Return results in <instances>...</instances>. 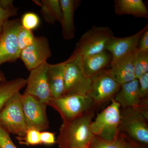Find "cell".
<instances>
[{"label":"cell","mask_w":148,"mask_h":148,"mask_svg":"<svg viewBox=\"0 0 148 148\" xmlns=\"http://www.w3.org/2000/svg\"><path fill=\"white\" fill-rule=\"evenodd\" d=\"M94 116L95 110L90 111L63 122L56 140L58 147L75 148L89 146L95 137L90 127Z\"/></svg>","instance_id":"obj_1"},{"label":"cell","mask_w":148,"mask_h":148,"mask_svg":"<svg viewBox=\"0 0 148 148\" xmlns=\"http://www.w3.org/2000/svg\"><path fill=\"white\" fill-rule=\"evenodd\" d=\"M121 107L113 99L92 121L90 130L93 135L103 140L111 141L119 134Z\"/></svg>","instance_id":"obj_2"},{"label":"cell","mask_w":148,"mask_h":148,"mask_svg":"<svg viewBox=\"0 0 148 148\" xmlns=\"http://www.w3.org/2000/svg\"><path fill=\"white\" fill-rule=\"evenodd\" d=\"M114 36L109 27H93L82 36L73 53L84 57L103 52Z\"/></svg>","instance_id":"obj_3"},{"label":"cell","mask_w":148,"mask_h":148,"mask_svg":"<svg viewBox=\"0 0 148 148\" xmlns=\"http://www.w3.org/2000/svg\"><path fill=\"white\" fill-rule=\"evenodd\" d=\"M119 133L135 142L148 145V119L133 108H121Z\"/></svg>","instance_id":"obj_4"},{"label":"cell","mask_w":148,"mask_h":148,"mask_svg":"<svg viewBox=\"0 0 148 148\" xmlns=\"http://www.w3.org/2000/svg\"><path fill=\"white\" fill-rule=\"evenodd\" d=\"M22 94L18 92L0 110V125L10 134L19 137L25 136L28 129L22 109Z\"/></svg>","instance_id":"obj_5"},{"label":"cell","mask_w":148,"mask_h":148,"mask_svg":"<svg viewBox=\"0 0 148 148\" xmlns=\"http://www.w3.org/2000/svg\"><path fill=\"white\" fill-rule=\"evenodd\" d=\"M49 106L58 112L63 122L70 121L96 108L87 94L63 95L53 99Z\"/></svg>","instance_id":"obj_6"},{"label":"cell","mask_w":148,"mask_h":148,"mask_svg":"<svg viewBox=\"0 0 148 148\" xmlns=\"http://www.w3.org/2000/svg\"><path fill=\"white\" fill-rule=\"evenodd\" d=\"M64 77V95L87 94L90 88L91 79L83 71L79 56L73 53L66 60Z\"/></svg>","instance_id":"obj_7"},{"label":"cell","mask_w":148,"mask_h":148,"mask_svg":"<svg viewBox=\"0 0 148 148\" xmlns=\"http://www.w3.org/2000/svg\"><path fill=\"white\" fill-rule=\"evenodd\" d=\"M21 27L18 18L9 19L4 24L0 35V66L7 62H15L19 58L17 34Z\"/></svg>","instance_id":"obj_8"},{"label":"cell","mask_w":148,"mask_h":148,"mask_svg":"<svg viewBox=\"0 0 148 148\" xmlns=\"http://www.w3.org/2000/svg\"><path fill=\"white\" fill-rule=\"evenodd\" d=\"M106 70L91 78L87 94L96 108L111 102L120 88L121 85L111 78Z\"/></svg>","instance_id":"obj_9"},{"label":"cell","mask_w":148,"mask_h":148,"mask_svg":"<svg viewBox=\"0 0 148 148\" xmlns=\"http://www.w3.org/2000/svg\"><path fill=\"white\" fill-rule=\"evenodd\" d=\"M49 64L45 62L30 71L27 79V87L23 93L34 96L47 106H49L53 99L48 80Z\"/></svg>","instance_id":"obj_10"},{"label":"cell","mask_w":148,"mask_h":148,"mask_svg":"<svg viewBox=\"0 0 148 148\" xmlns=\"http://www.w3.org/2000/svg\"><path fill=\"white\" fill-rule=\"evenodd\" d=\"M22 109L27 128H34L40 132L49 128L47 106L34 96L22 94Z\"/></svg>","instance_id":"obj_11"},{"label":"cell","mask_w":148,"mask_h":148,"mask_svg":"<svg viewBox=\"0 0 148 148\" xmlns=\"http://www.w3.org/2000/svg\"><path fill=\"white\" fill-rule=\"evenodd\" d=\"M51 56L48 40L45 36L36 37L31 45L21 51L19 58L30 71L47 62Z\"/></svg>","instance_id":"obj_12"},{"label":"cell","mask_w":148,"mask_h":148,"mask_svg":"<svg viewBox=\"0 0 148 148\" xmlns=\"http://www.w3.org/2000/svg\"><path fill=\"white\" fill-rule=\"evenodd\" d=\"M114 99L122 108H133L142 112H148V101L140 98L137 79L121 85Z\"/></svg>","instance_id":"obj_13"},{"label":"cell","mask_w":148,"mask_h":148,"mask_svg":"<svg viewBox=\"0 0 148 148\" xmlns=\"http://www.w3.org/2000/svg\"><path fill=\"white\" fill-rule=\"evenodd\" d=\"M148 27L147 23L139 32L129 36L118 38L114 36L109 42L106 49L112 55L111 64L135 51L138 49L140 37Z\"/></svg>","instance_id":"obj_14"},{"label":"cell","mask_w":148,"mask_h":148,"mask_svg":"<svg viewBox=\"0 0 148 148\" xmlns=\"http://www.w3.org/2000/svg\"><path fill=\"white\" fill-rule=\"evenodd\" d=\"M137 50L111 64L110 68L106 70V73L121 85L136 79L133 60Z\"/></svg>","instance_id":"obj_15"},{"label":"cell","mask_w":148,"mask_h":148,"mask_svg":"<svg viewBox=\"0 0 148 148\" xmlns=\"http://www.w3.org/2000/svg\"><path fill=\"white\" fill-rule=\"evenodd\" d=\"M112 60V55L106 50L97 54L80 57L81 66L85 75L91 79L106 71L108 66L110 65Z\"/></svg>","instance_id":"obj_16"},{"label":"cell","mask_w":148,"mask_h":148,"mask_svg":"<svg viewBox=\"0 0 148 148\" xmlns=\"http://www.w3.org/2000/svg\"><path fill=\"white\" fill-rule=\"evenodd\" d=\"M62 9V35L64 40H69L74 38L75 34L74 16L80 1L76 0H60Z\"/></svg>","instance_id":"obj_17"},{"label":"cell","mask_w":148,"mask_h":148,"mask_svg":"<svg viewBox=\"0 0 148 148\" xmlns=\"http://www.w3.org/2000/svg\"><path fill=\"white\" fill-rule=\"evenodd\" d=\"M66 61L55 64H49L48 80L53 99L64 95V71Z\"/></svg>","instance_id":"obj_18"},{"label":"cell","mask_w":148,"mask_h":148,"mask_svg":"<svg viewBox=\"0 0 148 148\" xmlns=\"http://www.w3.org/2000/svg\"><path fill=\"white\" fill-rule=\"evenodd\" d=\"M114 10L117 15H131L138 18H148V10L143 0H115Z\"/></svg>","instance_id":"obj_19"},{"label":"cell","mask_w":148,"mask_h":148,"mask_svg":"<svg viewBox=\"0 0 148 148\" xmlns=\"http://www.w3.org/2000/svg\"><path fill=\"white\" fill-rule=\"evenodd\" d=\"M27 83V79L22 77L0 82V110L12 97L26 86Z\"/></svg>","instance_id":"obj_20"},{"label":"cell","mask_w":148,"mask_h":148,"mask_svg":"<svg viewBox=\"0 0 148 148\" xmlns=\"http://www.w3.org/2000/svg\"><path fill=\"white\" fill-rule=\"evenodd\" d=\"M89 147L90 148H135L132 140L120 133L116 138L111 141L95 136Z\"/></svg>","instance_id":"obj_21"},{"label":"cell","mask_w":148,"mask_h":148,"mask_svg":"<svg viewBox=\"0 0 148 148\" xmlns=\"http://www.w3.org/2000/svg\"><path fill=\"white\" fill-rule=\"evenodd\" d=\"M133 65L137 79L143 74L148 73V52L140 51L137 49L134 56Z\"/></svg>","instance_id":"obj_22"},{"label":"cell","mask_w":148,"mask_h":148,"mask_svg":"<svg viewBox=\"0 0 148 148\" xmlns=\"http://www.w3.org/2000/svg\"><path fill=\"white\" fill-rule=\"evenodd\" d=\"M20 20L22 28L32 32L39 27L40 23L39 16L32 12L24 13Z\"/></svg>","instance_id":"obj_23"},{"label":"cell","mask_w":148,"mask_h":148,"mask_svg":"<svg viewBox=\"0 0 148 148\" xmlns=\"http://www.w3.org/2000/svg\"><path fill=\"white\" fill-rule=\"evenodd\" d=\"M35 38L36 36L32 31L27 30L21 27L17 34V43L20 53L21 51L32 45Z\"/></svg>","instance_id":"obj_24"},{"label":"cell","mask_w":148,"mask_h":148,"mask_svg":"<svg viewBox=\"0 0 148 148\" xmlns=\"http://www.w3.org/2000/svg\"><path fill=\"white\" fill-rule=\"evenodd\" d=\"M40 132L34 128H28L25 136L23 137H16V139L21 145L28 146L41 145L40 140Z\"/></svg>","instance_id":"obj_25"},{"label":"cell","mask_w":148,"mask_h":148,"mask_svg":"<svg viewBox=\"0 0 148 148\" xmlns=\"http://www.w3.org/2000/svg\"><path fill=\"white\" fill-rule=\"evenodd\" d=\"M41 2L46 7L56 21H62V9L60 0H42Z\"/></svg>","instance_id":"obj_26"},{"label":"cell","mask_w":148,"mask_h":148,"mask_svg":"<svg viewBox=\"0 0 148 148\" xmlns=\"http://www.w3.org/2000/svg\"><path fill=\"white\" fill-rule=\"evenodd\" d=\"M18 8L14 6L4 8L0 5V35L2 31L3 26L6 21L9 20L10 17L16 16Z\"/></svg>","instance_id":"obj_27"},{"label":"cell","mask_w":148,"mask_h":148,"mask_svg":"<svg viewBox=\"0 0 148 148\" xmlns=\"http://www.w3.org/2000/svg\"><path fill=\"white\" fill-rule=\"evenodd\" d=\"M138 80L140 98L143 101H148V73L143 74Z\"/></svg>","instance_id":"obj_28"},{"label":"cell","mask_w":148,"mask_h":148,"mask_svg":"<svg viewBox=\"0 0 148 148\" xmlns=\"http://www.w3.org/2000/svg\"><path fill=\"white\" fill-rule=\"evenodd\" d=\"M0 148H17L12 142L10 134L0 125Z\"/></svg>","instance_id":"obj_29"},{"label":"cell","mask_w":148,"mask_h":148,"mask_svg":"<svg viewBox=\"0 0 148 148\" xmlns=\"http://www.w3.org/2000/svg\"><path fill=\"white\" fill-rule=\"evenodd\" d=\"M41 145H52L56 143L55 134L53 132L42 131L40 134Z\"/></svg>","instance_id":"obj_30"},{"label":"cell","mask_w":148,"mask_h":148,"mask_svg":"<svg viewBox=\"0 0 148 148\" xmlns=\"http://www.w3.org/2000/svg\"><path fill=\"white\" fill-rule=\"evenodd\" d=\"M138 49L140 51L148 52V27L140 37Z\"/></svg>","instance_id":"obj_31"},{"label":"cell","mask_w":148,"mask_h":148,"mask_svg":"<svg viewBox=\"0 0 148 148\" xmlns=\"http://www.w3.org/2000/svg\"><path fill=\"white\" fill-rule=\"evenodd\" d=\"M132 143L134 145L135 148H148V146L138 143V142H135L134 140H132Z\"/></svg>","instance_id":"obj_32"},{"label":"cell","mask_w":148,"mask_h":148,"mask_svg":"<svg viewBox=\"0 0 148 148\" xmlns=\"http://www.w3.org/2000/svg\"><path fill=\"white\" fill-rule=\"evenodd\" d=\"M7 80L6 78L5 75L3 72L0 69V82L6 81Z\"/></svg>","instance_id":"obj_33"},{"label":"cell","mask_w":148,"mask_h":148,"mask_svg":"<svg viewBox=\"0 0 148 148\" xmlns=\"http://www.w3.org/2000/svg\"><path fill=\"white\" fill-rule=\"evenodd\" d=\"M75 148H90L89 146H85V147H78Z\"/></svg>","instance_id":"obj_34"}]
</instances>
